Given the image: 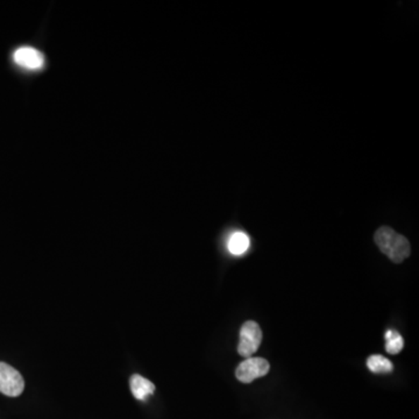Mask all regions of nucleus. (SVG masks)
<instances>
[{
  "label": "nucleus",
  "instance_id": "obj_1",
  "mask_svg": "<svg viewBox=\"0 0 419 419\" xmlns=\"http://www.w3.org/2000/svg\"><path fill=\"white\" fill-rule=\"evenodd\" d=\"M374 240L379 250L386 254L393 262H403L411 253L409 240L402 234L396 233L391 227H379L375 232Z\"/></svg>",
  "mask_w": 419,
  "mask_h": 419
},
{
  "label": "nucleus",
  "instance_id": "obj_5",
  "mask_svg": "<svg viewBox=\"0 0 419 419\" xmlns=\"http://www.w3.org/2000/svg\"><path fill=\"white\" fill-rule=\"evenodd\" d=\"M13 61L19 67L27 70H41L46 63L44 54L30 46L19 47L13 53Z\"/></svg>",
  "mask_w": 419,
  "mask_h": 419
},
{
  "label": "nucleus",
  "instance_id": "obj_4",
  "mask_svg": "<svg viewBox=\"0 0 419 419\" xmlns=\"http://www.w3.org/2000/svg\"><path fill=\"white\" fill-rule=\"evenodd\" d=\"M269 363L262 358H247L236 367V376L240 382L250 383L269 372Z\"/></svg>",
  "mask_w": 419,
  "mask_h": 419
},
{
  "label": "nucleus",
  "instance_id": "obj_2",
  "mask_svg": "<svg viewBox=\"0 0 419 419\" xmlns=\"http://www.w3.org/2000/svg\"><path fill=\"white\" fill-rule=\"evenodd\" d=\"M262 341V331L253 320L243 323L240 329V343L238 353L243 358H250L259 349Z\"/></svg>",
  "mask_w": 419,
  "mask_h": 419
},
{
  "label": "nucleus",
  "instance_id": "obj_7",
  "mask_svg": "<svg viewBox=\"0 0 419 419\" xmlns=\"http://www.w3.org/2000/svg\"><path fill=\"white\" fill-rule=\"evenodd\" d=\"M227 248L233 255H243L250 248V236L241 231L233 233L227 243Z\"/></svg>",
  "mask_w": 419,
  "mask_h": 419
},
{
  "label": "nucleus",
  "instance_id": "obj_6",
  "mask_svg": "<svg viewBox=\"0 0 419 419\" xmlns=\"http://www.w3.org/2000/svg\"><path fill=\"white\" fill-rule=\"evenodd\" d=\"M130 391L133 394L134 397L139 401H146L147 397L153 395L155 391L154 383L150 382V379H147L146 377H143L139 374L130 376Z\"/></svg>",
  "mask_w": 419,
  "mask_h": 419
},
{
  "label": "nucleus",
  "instance_id": "obj_8",
  "mask_svg": "<svg viewBox=\"0 0 419 419\" xmlns=\"http://www.w3.org/2000/svg\"><path fill=\"white\" fill-rule=\"evenodd\" d=\"M367 367L368 370L375 374H386V372H391L394 370V365L389 359H387L386 356H370L367 359Z\"/></svg>",
  "mask_w": 419,
  "mask_h": 419
},
{
  "label": "nucleus",
  "instance_id": "obj_9",
  "mask_svg": "<svg viewBox=\"0 0 419 419\" xmlns=\"http://www.w3.org/2000/svg\"><path fill=\"white\" fill-rule=\"evenodd\" d=\"M404 347L403 336L397 331L388 329L386 332V351L389 354H399Z\"/></svg>",
  "mask_w": 419,
  "mask_h": 419
},
{
  "label": "nucleus",
  "instance_id": "obj_3",
  "mask_svg": "<svg viewBox=\"0 0 419 419\" xmlns=\"http://www.w3.org/2000/svg\"><path fill=\"white\" fill-rule=\"evenodd\" d=\"M25 389L20 372L5 363H0V393L8 397H18Z\"/></svg>",
  "mask_w": 419,
  "mask_h": 419
}]
</instances>
